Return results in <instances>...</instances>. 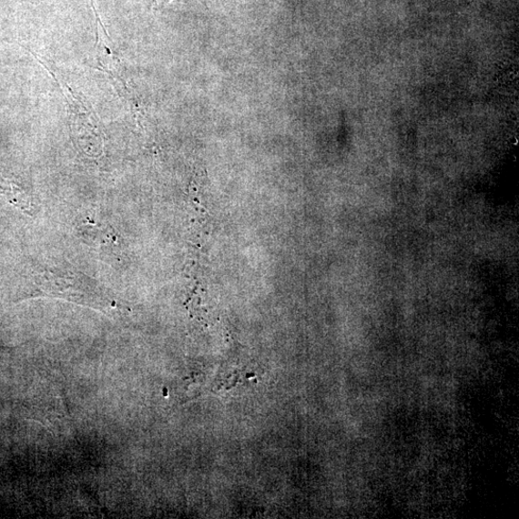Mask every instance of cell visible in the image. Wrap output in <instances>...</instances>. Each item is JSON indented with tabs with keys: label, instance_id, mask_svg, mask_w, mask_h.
<instances>
[{
	"label": "cell",
	"instance_id": "cell-1",
	"mask_svg": "<svg viewBox=\"0 0 519 519\" xmlns=\"http://www.w3.org/2000/svg\"><path fill=\"white\" fill-rule=\"evenodd\" d=\"M40 62L60 86V90L66 101L68 120L76 143L86 153L101 150L103 133L99 119L90 103L73 91L71 86L52 72L43 61Z\"/></svg>",
	"mask_w": 519,
	"mask_h": 519
},
{
	"label": "cell",
	"instance_id": "cell-2",
	"mask_svg": "<svg viewBox=\"0 0 519 519\" xmlns=\"http://www.w3.org/2000/svg\"><path fill=\"white\" fill-rule=\"evenodd\" d=\"M93 7L95 10V15L97 17V56L99 66L102 71L106 73L114 82L117 90L121 93L127 94L128 85L126 79V72L123 63H121L120 58L117 55L115 48L113 46L112 41L109 35L104 27L100 17L97 12L95 5L93 3Z\"/></svg>",
	"mask_w": 519,
	"mask_h": 519
},
{
	"label": "cell",
	"instance_id": "cell-3",
	"mask_svg": "<svg viewBox=\"0 0 519 519\" xmlns=\"http://www.w3.org/2000/svg\"><path fill=\"white\" fill-rule=\"evenodd\" d=\"M170 0H153L152 7L154 9H159L168 5Z\"/></svg>",
	"mask_w": 519,
	"mask_h": 519
}]
</instances>
